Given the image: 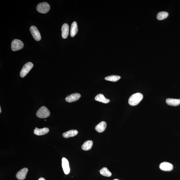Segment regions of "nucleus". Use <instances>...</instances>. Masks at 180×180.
<instances>
[{
	"label": "nucleus",
	"mask_w": 180,
	"mask_h": 180,
	"mask_svg": "<svg viewBox=\"0 0 180 180\" xmlns=\"http://www.w3.org/2000/svg\"><path fill=\"white\" fill-rule=\"evenodd\" d=\"M143 98V96L141 93L134 94L129 98V104L131 106H135L139 104L142 100Z\"/></svg>",
	"instance_id": "nucleus-1"
},
{
	"label": "nucleus",
	"mask_w": 180,
	"mask_h": 180,
	"mask_svg": "<svg viewBox=\"0 0 180 180\" xmlns=\"http://www.w3.org/2000/svg\"><path fill=\"white\" fill-rule=\"evenodd\" d=\"M36 116L39 118H44L49 117L50 112L47 107L43 106L39 109L36 113Z\"/></svg>",
	"instance_id": "nucleus-2"
},
{
	"label": "nucleus",
	"mask_w": 180,
	"mask_h": 180,
	"mask_svg": "<svg viewBox=\"0 0 180 180\" xmlns=\"http://www.w3.org/2000/svg\"><path fill=\"white\" fill-rule=\"evenodd\" d=\"M37 10L41 14H46L49 12L50 9V6L46 2L39 3L37 6Z\"/></svg>",
	"instance_id": "nucleus-3"
},
{
	"label": "nucleus",
	"mask_w": 180,
	"mask_h": 180,
	"mask_svg": "<svg viewBox=\"0 0 180 180\" xmlns=\"http://www.w3.org/2000/svg\"><path fill=\"white\" fill-rule=\"evenodd\" d=\"M34 67V65L31 62H28L26 63L23 66L20 72V76L21 78H24L28 73L32 67Z\"/></svg>",
	"instance_id": "nucleus-4"
},
{
	"label": "nucleus",
	"mask_w": 180,
	"mask_h": 180,
	"mask_svg": "<svg viewBox=\"0 0 180 180\" xmlns=\"http://www.w3.org/2000/svg\"><path fill=\"white\" fill-rule=\"evenodd\" d=\"M24 44L22 41L19 39H15L12 42V49L13 51H16L23 49Z\"/></svg>",
	"instance_id": "nucleus-5"
},
{
	"label": "nucleus",
	"mask_w": 180,
	"mask_h": 180,
	"mask_svg": "<svg viewBox=\"0 0 180 180\" xmlns=\"http://www.w3.org/2000/svg\"><path fill=\"white\" fill-rule=\"evenodd\" d=\"M30 30L33 37L37 41L41 40V36L38 28L34 26H32L30 28Z\"/></svg>",
	"instance_id": "nucleus-6"
},
{
	"label": "nucleus",
	"mask_w": 180,
	"mask_h": 180,
	"mask_svg": "<svg viewBox=\"0 0 180 180\" xmlns=\"http://www.w3.org/2000/svg\"><path fill=\"white\" fill-rule=\"evenodd\" d=\"M81 97V95L78 93H73L70 95H67L65 98L66 101L69 102H72L77 101Z\"/></svg>",
	"instance_id": "nucleus-7"
},
{
	"label": "nucleus",
	"mask_w": 180,
	"mask_h": 180,
	"mask_svg": "<svg viewBox=\"0 0 180 180\" xmlns=\"http://www.w3.org/2000/svg\"><path fill=\"white\" fill-rule=\"evenodd\" d=\"M62 166L63 172L65 175L69 174L70 172L69 162L66 158L63 157L62 159Z\"/></svg>",
	"instance_id": "nucleus-8"
},
{
	"label": "nucleus",
	"mask_w": 180,
	"mask_h": 180,
	"mask_svg": "<svg viewBox=\"0 0 180 180\" xmlns=\"http://www.w3.org/2000/svg\"><path fill=\"white\" fill-rule=\"evenodd\" d=\"M159 168L161 170L164 171H170L173 169L172 164L166 162H164L160 164Z\"/></svg>",
	"instance_id": "nucleus-9"
},
{
	"label": "nucleus",
	"mask_w": 180,
	"mask_h": 180,
	"mask_svg": "<svg viewBox=\"0 0 180 180\" xmlns=\"http://www.w3.org/2000/svg\"><path fill=\"white\" fill-rule=\"evenodd\" d=\"M28 172V169L27 168H24L21 169L17 172L16 175V178L20 180L25 179Z\"/></svg>",
	"instance_id": "nucleus-10"
},
{
	"label": "nucleus",
	"mask_w": 180,
	"mask_h": 180,
	"mask_svg": "<svg viewBox=\"0 0 180 180\" xmlns=\"http://www.w3.org/2000/svg\"><path fill=\"white\" fill-rule=\"evenodd\" d=\"M49 131V129L47 128H45L39 129L36 128L34 130V133L36 135L40 136L47 134Z\"/></svg>",
	"instance_id": "nucleus-11"
},
{
	"label": "nucleus",
	"mask_w": 180,
	"mask_h": 180,
	"mask_svg": "<svg viewBox=\"0 0 180 180\" xmlns=\"http://www.w3.org/2000/svg\"><path fill=\"white\" fill-rule=\"evenodd\" d=\"M62 31V36L63 39L67 38L69 32V26L68 24L65 23L63 24L61 28Z\"/></svg>",
	"instance_id": "nucleus-12"
},
{
	"label": "nucleus",
	"mask_w": 180,
	"mask_h": 180,
	"mask_svg": "<svg viewBox=\"0 0 180 180\" xmlns=\"http://www.w3.org/2000/svg\"><path fill=\"white\" fill-rule=\"evenodd\" d=\"M107 126L106 123L103 121L100 123L95 127V129L98 133H101L106 129Z\"/></svg>",
	"instance_id": "nucleus-13"
},
{
	"label": "nucleus",
	"mask_w": 180,
	"mask_h": 180,
	"mask_svg": "<svg viewBox=\"0 0 180 180\" xmlns=\"http://www.w3.org/2000/svg\"><path fill=\"white\" fill-rule=\"evenodd\" d=\"M166 104L172 106H177L180 104V99H177L168 98L166 100Z\"/></svg>",
	"instance_id": "nucleus-14"
},
{
	"label": "nucleus",
	"mask_w": 180,
	"mask_h": 180,
	"mask_svg": "<svg viewBox=\"0 0 180 180\" xmlns=\"http://www.w3.org/2000/svg\"><path fill=\"white\" fill-rule=\"evenodd\" d=\"M78 131L76 130H71L68 131L63 134V137L65 138H69L74 137L78 135Z\"/></svg>",
	"instance_id": "nucleus-15"
},
{
	"label": "nucleus",
	"mask_w": 180,
	"mask_h": 180,
	"mask_svg": "<svg viewBox=\"0 0 180 180\" xmlns=\"http://www.w3.org/2000/svg\"><path fill=\"white\" fill-rule=\"evenodd\" d=\"M95 100L97 101L102 102L104 104H107L110 102V100L105 98L102 94H98L96 95L95 98Z\"/></svg>",
	"instance_id": "nucleus-16"
},
{
	"label": "nucleus",
	"mask_w": 180,
	"mask_h": 180,
	"mask_svg": "<svg viewBox=\"0 0 180 180\" xmlns=\"http://www.w3.org/2000/svg\"><path fill=\"white\" fill-rule=\"evenodd\" d=\"M78 26L77 24L75 21L74 22L71 24V36L74 37L77 34L78 32Z\"/></svg>",
	"instance_id": "nucleus-17"
},
{
	"label": "nucleus",
	"mask_w": 180,
	"mask_h": 180,
	"mask_svg": "<svg viewBox=\"0 0 180 180\" xmlns=\"http://www.w3.org/2000/svg\"><path fill=\"white\" fill-rule=\"evenodd\" d=\"M93 142L91 140H87L83 144L82 148L83 150L87 151L91 150L93 146Z\"/></svg>",
	"instance_id": "nucleus-18"
},
{
	"label": "nucleus",
	"mask_w": 180,
	"mask_h": 180,
	"mask_svg": "<svg viewBox=\"0 0 180 180\" xmlns=\"http://www.w3.org/2000/svg\"><path fill=\"white\" fill-rule=\"evenodd\" d=\"M168 16V14L167 12H159L157 15V19L161 21L165 19Z\"/></svg>",
	"instance_id": "nucleus-19"
},
{
	"label": "nucleus",
	"mask_w": 180,
	"mask_h": 180,
	"mask_svg": "<svg viewBox=\"0 0 180 180\" xmlns=\"http://www.w3.org/2000/svg\"><path fill=\"white\" fill-rule=\"evenodd\" d=\"M100 173L103 176L106 177H110L112 173L106 168H103L100 171Z\"/></svg>",
	"instance_id": "nucleus-20"
},
{
	"label": "nucleus",
	"mask_w": 180,
	"mask_h": 180,
	"mask_svg": "<svg viewBox=\"0 0 180 180\" xmlns=\"http://www.w3.org/2000/svg\"><path fill=\"white\" fill-rule=\"evenodd\" d=\"M120 76H111L106 77L105 80L111 82H116L120 80Z\"/></svg>",
	"instance_id": "nucleus-21"
},
{
	"label": "nucleus",
	"mask_w": 180,
	"mask_h": 180,
	"mask_svg": "<svg viewBox=\"0 0 180 180\" xmlns=\"http://www.w3.org/2000/svg\"><path fill=\"white\" fill-rule=\"evenodd\" d=\"M38 180H46L44 178H43L41 177L40 178V179H39Z\"/></svg>",
	"instance_id": "nucleus-22"
},
{
	"label": "nucleus",
	"mask_w": 180,
	"mask_h": 180,
	"mask_svg": "<svg viewBox=\"0 0 180 180\" xmlns=\"http://www.w3.org/2000/svg\"><path fill=\"white\" fill-rule=\"evenodd\" d=\"M1 106L0 107V113H1Z\"/></svg>",
	"instance_id": "nucleus-23"
},
{
	"label": "nucleus",
	"mask_w": 180,
	"mask_h": 180,
	"mask_svg": "<svg viewBox=\"0 0 180 180\" xmlns=\"http://www.w3.org/2000/svg\"><path fill=\"white\" fill-rule=\"evenodd\" d=\"M113 180H120L117 179H114Z\"/></svg>",
	"instance_id": "nucleus-24"
}]
</instances>
